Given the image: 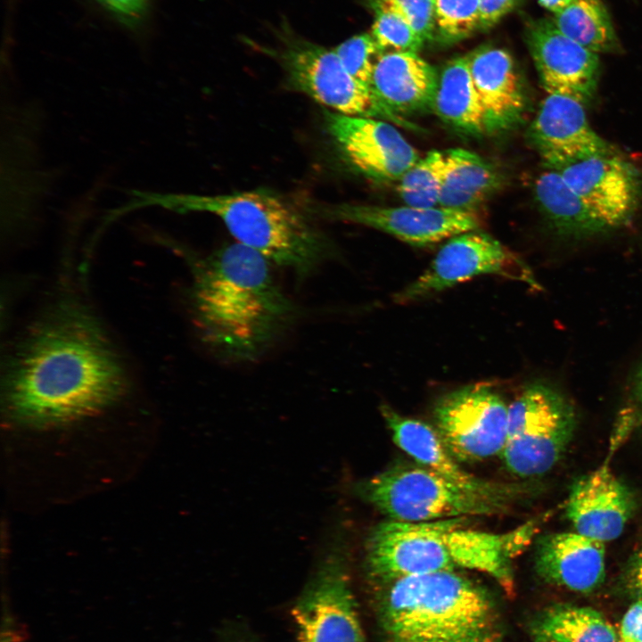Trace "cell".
<instances>
[{"label":"cell","instance_id":"1","mask_svg":"<svg viewBox=\"0 0 642 642\" xmlns=\"http://www.w3.org/2000/svg\"><path fill=\"white\" fill-rule=\"evenodd\" d=\"M3 386L12 419L46 426L111 405L124 391L126 377L93 318L64 308L24 339L7 364Z\"/></svg>","mask_w":642,"mask_h":642},{"label":"cell","instance_id":"2","mask_svg":"<svg viewBox=\"0 0 642 642\" xmlns=\"http://www.w3.org/2000/svg\"><path fill=\"white\" fill-rule=\"evenodd\" d=\"M272 266L263 255L237 242L198 263L194 315L203 340L221 357L253 360L292 321L295 308Z\"/></svg>","mask_w":642,"mask_h":642},{"label":"cell","instance_id":"3","mask_svg":"<svg viewBox=\"0 0 642 642\" xmlns=\"http://www.w3.org/2000/svg\"><path fill=\"white\" fill-rule=\"evenodd\" d=\"M167 201L179 210L218 216L237 243L300 277L314 271L331 254L328 241L300 210L265 189L182 195Z\"/></svg>","mask_w":642,"mask_h":642},{"label":"cell","instance_id":"4","mask_svg":"<svg viewBox=\"0 0 642 642\" xmlns=\"http://www.w3.org/2000/svg\"><path fill=\"white\" fill-rule=\"evenodd\" d=\"M389 584L382 604L388 642H460L494 626L487 592L456 571Z\"/></svg>","mask_w":642,"mask_h":642},{"label":"cell","instance_id":"5","mask_svg":"<svg viewBox=\"0 0 642 642\" xmlns=\"http://www.w3.org/2000/svg\"><path fill=\"white\" fill-rule=\"evenodd\" d=\"M358 491L389 520L407 523L493 515L514 502L468 490L420 465L391 467Z\"/></svg>","mask_w":642,"mask_h":642},{"label":"cell","instance_id":"6","mask_svg":"<svg viewBox=\"0 0 642 642\" xmlns=\"http://www.w3.org/2000/svg\"><path fill=\"white\" fill-rule=\"evenodd\" d=\"M571 402L554 388L533 383L508 406L506 439L500 458L519 478L552 470L567 450L576 429Z\"/></svg>","mask_w":642,"mask_h":642},{"label":"cell","instance_id":"7","mask_svg":"<svg viewBox=\"0 0 642 642\" xmlns=\"http://www.w3.org/2000/svg\"><path fill=\"white\" fill-rule=\"evenodd\" d=\"M276 56L290 84L333 112L414 126L390 111L371 87L351 76L333 50L284 32Z\"/></svg>","mask_w":642,"mask_h":642},{"label":"cell","instance_id":"8","mask_svg":"<svg viewBox=\"0 0 642 642\" xmlns=\"http://www.w3.org/2000/svg\"><path fill=\"white\" fill-rule=\"evenodd\" d=\"M508 406L490 385L470 384L435 404V430L460 463L500 457L507 432Z\"/></svg>","mask_w":642,"mask_h":642},{"label":"cell","instance_id":"9","mask_svg":"<svg viewBox=\"0 0 642 642\" xmlns=\"http://www.w3.org/2000/svg\"><path fill=\"white\" fill-rule=\"evenodd\" d=\"M482 275H498L531 283L524 263L499 241L478 230L449 238L428 268L395 294L394 300L408 304Z\"/></svg>","mask_w":642,"mask_h":642},{"label":"cell","instance_id":"10","mask_svg":"<svg viewBox=\"0 0 642 642\" xmlns=\"http://www.w3.org/2000/svg\"><path fill=\"white\" fill-rule=\"evenodd\" d=\"M545 168L556 170L609 230L627 224L639 206L641 175L618 153L564 160Z\"/></svg>","mask_w":642,"mask_h":642},{"label":"cell","instance_id":"11","mask_svg":"<svg viewBox=\"0 0 642 642\" xmlns=\"http://www.w3.org/2000/svg\"><path fill=\"white\" fill-rule=\"evenodd\" d=\"M333 556L292 610L298 642H366L350 580Z\"/></svg>","mask_w":642,"mask_h":642},{"label":"cell","instance_id":"12","mask_svg":"<svg viewBox=\"0 0 642 642\" xmlns=\"http://www.w3.org/2000/svg\"><path fill=\"white\" fill-rule=\"evenodd\" d=\"M327 130L347 161L363 175L397 182L419 159L391 123L325 111Z\"/></svg>","mask_w":642,"mask_h":642},{"label":"cell","instance_id":"13","mask_svg":"<svg viewBox=\"0 0 642 642\" xmlns=\"http://www.w3.org/2000/svg\"><path fill=\"white\" fill-rule=\"evenodd\" d=\"M525 41L547 94L572 98L584 106L592 102L600 76L599 54L560 32L551 18L531 21Z\"/></svg>","mask_w":642,"mask_h":642},{"label":"cell","instance_id":"14","mask_svg":"<svg viewBox=\"0 0 642 642\" xmlns=\"http://www.w3.org/2000/svg\"><path fill=\"white\" fill-rule=\"evenodd\" d=\"M333 219L357 224L389 234L407 243L430 245L459 234L478 230L482 221L478 212L443 207H382L342 203L326 213Z\"/></svg>","mask_w":642,"mask_h":642},{"label":"cell","instance_id":"15","mask_svg":"<svg viewBox=\"0 0 642 642\" xmlns=\"http://www.w3.org/2000/svg\"><path fill=\"white\" fill-rule=\"evenodd\" d=\"M580 102L547 94L528 128V143L542 158L544 167L597 155L617 153L589 125Z\"/></svg>","mask_w":642,"mask_h":642},{"label":"cell","instance_id":"16","mask_svg":"<svg viewBox=\"0 0 642 642\" xmlns=\"http://www.w3.org/2000/svg\"><path fill=\"white\" fill-rule=\"evenodd\" d=\"M635 509L633 492L608 465L576 479L565 505L575 531L604 543L621 535Z\"/></svg>","mask_w":642,"mask_h":642},{"label":"cell","instance_id":"17","mask_svg":"<svg viewBox=\"0 0 642 642\" xmlns=\"http://www.w3.org/2000/svg\"><path fill=\"white\" fill-rule=\"evenodd\" d=\"M467 55L486 134L514 128L524 116L527 97L512 55L491 45L479 47Z\"/></svg>","mask_w":642,"mask_h":642},{"label":"cell","instance_id":"18","mask_svg":"<svg viewBox=\"0 0 642 642\" xmlns=\"http://www.w3.org/2000/svg\"><path fill=\"white\" fill-rule=\"evenodd\" d=\"M381 414L394 443L418 465L468 490L514 501L521 489L515 484L480 478L466 470L446 449L435 428L423 421L404 416L387 405Z\"/></svg>","mask_w":642,"mask_h":642},{"label":"cell","instance_id":"19","mask_svg":"<svg viewBox=\"0 0 642 642\" xmlns=\"http://www.w3.org/2000/svg\"><path fill=\"white\" fill-rule=\"evenodd\" d=\"M535 569L547 583L591 593L605 578V543L576 531L547 533L537 540Z\"/></svg>","mask_w":642,"mask_h":642},{"label":"cell","instance_id":"20","mask_svg":"<svg viewBox=\"0 0 642 642\" xmlns=\"http://www.w3.org/2000/svg\"><path fill=\"white\" fill-rule=\"evenodd\" d=\"M439 73L416 53H384L373 72L370 87L399 116L432 111Z\"/></svg>","mask_w":642,"mask_h":642},{"label":"cell","instance_id":"21","mask_svg":"<svg viewBox=\"0 0 642 642\" xmlns=\"http://www.w3.org/2000/svg\"><path fill=\"white\" fill-rule=\"evenodd\" d=\"M445 170L439 206L478 212L502 185L499 171L475 152L452 148L444 152Z\"/></svg>","mask_w":642,"mask_h":642},{"label":"cell","instance_id":"22","mask_svg":"<svg viewBox=\"0 0 642 642\" xmlns=\"http://www.w3.org/2000/svg\"><path fill=\"white\" fill-rule=\"evenodd\" d=\"M432 111L445 124L469 136L486 134L483 111L469 69L468 55L449 61L439 74Z\"/></svg>","mask_w":642,"mask_h":642},{"label":"cell","instance_id":"23","mask_svg":"<svg viewBox=\"0 0 642 642\" xmlns=\"http://www.w3.org/2000/svg\"><path fill=\"white\" fill-rule=\"evenodd\" d=\"M533 193L541 214L558 234L583 237L609 230L556 170L545 168L535 179Z\"/></svg>","mask_w":642,"mask_h":642},{"label":"cell","instance_id":"24","mask_svg":"<svg viewBox=\"0 0 642 642\" xmlns=\"http://www.w3.org/2000/svg\"><path fill=\"white\" fill-rule=\"evenodd\" d=\"M534 640L548 642H619L613 624L598 611L570 604L550 605L531 626Z\"/></svg>","mask_w":642,"mask_h":642},{"label":"cell","instance_id":"25","mask_svg":"<svg viewBox=\"0 0 642 642\" xmlns=\"http://www.w3.org/2000/svg\"><path fill=\"white\" fill-rule=\"evenodd\" d=\"M551 20L560 32L593 53L621 51L611 16L601 0H576L553 14Z\"/></svg>","mask_w":642,"mask_h":642},{"label":"cell","instance_id":"26","mask_svg":"<svg viewBox=\"0 0 642 642\" xmlns=\"http://www.w3.org/2000/svg\"><path fill=\"white\" fill-rule=\"evenodd\" d=\"M445 170L444 152L431 151L397 181V192L411 207L433 208L439 199Z\"/></svg>","mask_w":642,"mask_h":642},{"label":"cell","instance_id":"27","mask_svg":"<svg viewBox=\"0 0 642 642\" xmlns=\"http://www.w3.org/2000/svg\"><path fill=\"white\" fill-rule=\"evenodd\" d=\"M434 37L442 45L458 43L480 29L479 0H435Z\"/></svg>","mask_w":642,"mask_h":642},{"label":"cell","instance_id":"28","mask_svg":"<svg viewBox=\"0 0 642 642\" xmlns=\"http://www.w3.org/2000/svg\"><path fill=\"white\" fill-rule=\"evenodd\" d=\"M374 10L375 18L371 34L381 49L384 53L391 50L417 54L424 41L416 31L396 13L381 8Z\"/></svg>","mask_w":642,"mask_h":642},{"label":"cell","instance_id":"29","mask_svg":"<svg viewBox=\"0 0 642 642\" xmlns=\"http://www.w3.org/2000/svg\"><path fill=\"white\" fill-rule=\"evenodd\" d=\"M333 51L351 76L370 86L375 65L384 54L371 33L355 35Z\"/></svg>","mask_w":642,"mask_h":642},{"label":"cell","instance_id":"30","mask_svg":"<svg viewBox=\"0 0 642 642\" xmlns=\"http://www.w3.org/2000/svg\"><path fill=\"white\" fill-rule=\"evenodd\" d=\"M373 9L389 10L401 17L425 42L434 37L435 0H371Z\"/></svg>","mask_w":642,"mask_h":642},{"label":"cell","instance_id":"31","mask_svg":"<svg viewBox=\"0 0 642 642\" xmlns=\"http://www.w3.org/2000/svg\"><path fill=\"white\" fill-rule=\"evenodd\" d=\"M523 0H479L480 29L495 26L503 17L514 10Z\"/></svg>","mask_w":642,"mask_h":642},{"label":"cell","instance_id":"32","mask_svg":"<svg viewBox=\"0 0 642 642\" xmlns=\"http://www.w3.org/2000/svg\"><path fill=\"white\" fill-rule=\"evenodd\" d=\"M621 642H642V599L636 600L625 613L620 630Z\"/></svg>","mask_w":642,"mask_h":642},{"label":"cell","instance_id":"33","mask_svg":"<svg viewBox=\"0 0 642 642\" xmlns=\"http://www.w3.org/2000/svg\"><path fill=\"white\" fill-rule=\"evenodd\" d=\"M622 585L631 597L642 599V549L628 560L622 574Z\"/></svg>","mask_w":642,"mask_h":642},{"label":"cell","instance_id":"34","mask_svg":"<svg viewBox=\"0 0 642 642\" xmlns=\"http://www.w3.org/2000/svg\"><path fill=\"white\" fill-rule=\"evenodd\" d=\"M106 6L128 19L139 17L145 6L146 0H101Z\"/></svg>","mask_w":642,"mask_h":642},{"label":"cell","instance_id":"35","mask_svg":"<svg viewBox=\"0 0 642 642\" xmlns=\"http://www.w3.org/2000/svg\"><path fill=\"white\" fill-rule=\"evenodd\" d=\"M460 642H502L499 631L493 626Z\"/></svg>","mask_w":642,"mask_h":642},{"label":"cell","instance_id":"36","mask_svg":"<svg viewBox=\"0 0 642 642\" xmlns=\"http://www.w3.org/2000/svg\"><path fill=\"white\" fill-rule=\"evenodd\" d=\"M538 3L553 14L563 11L576 0H537Z\"/></svg>","mask_w":642,"mask_h":642},{"label":"cell","instance_id":"37","mask_svg":"<svg viewBox=\"0 0 642 642\" xmlns=\"http://www.w3.org/2000/svg\"><path fill=\"white\" fill-rule=\"evenodd\" d=\"M635 396L642 414V365L638 368L635 378Z\"/></svg>","mask_w":642,"mask_h":642},{"label":"cell","instance_id":"38","mask_svg":"<svg viewBox=\"0 0 642 642\" xmlns=\"http://www.w3.org/2000/svg\"><path fill=\"white\" fill-rule=\"evenodd\" d=\"M1 642H18V641L16 640L15 634L13 632L6 631L5 634H3Z\"/></svg>","mask_w":642,"mask_h":642},{"label":"cell","instance_id":"39","mask_svg":"<svg viewBox=\"0 0 642 642\" xmlns=\"http://www.w3.org/2000/svg\"><path fill=\"white\" fill-rule=\"evenodd\" d=\"M534 642H548V641H545V640H534Z\"/></svg>","mask_w":642,"mask_h":642}]
</instances>
